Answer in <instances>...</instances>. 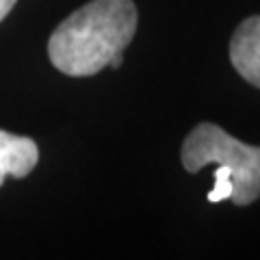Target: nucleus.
<instances>
[{"mask_svg": "<svg viewBox=\"0 0 260 260\" xmlns=\"http://www.w3.org/2000/svg\"><path fill=\"white\" fill-rule=\"evenodd\" d=\"M182 165L189 174L206 165L225 167L232 174V202L247 206L260 198V148L234 139L215 124H198L182 143Z\"/></svg>", "mask_w": 260, "mask_h": 260, "instance_id": "nucleus-2", "label": "nucleus"}, {"mask_svg": "<svg viewBox=\"0 0 260 260\" xmlns=\"http://www.w3.org/2000/svg\"><path fill=\"white\" fill-rule=\"evenodd\" d=\"M137 30L133 0H91L65 18L48 42L52 65L68 76H93L124 54Z\"/></svg>", "mask_w": 260, "mask_h": 260, "instance_id": "nucleus-1", "label": "nucleus"}, {"mask_svg": "<svg viewBox=\"0 0 260 260\" xmlns=\"http://www.w3.org/2000/svg\"><path fill=\"white\" fill-rule=\"evenodd\" d=\"M39 160L37 143L30 137L11 135L0 130V186L7 176L24 178L35 169Z\"/></svg>", "mask_w": 260, "mask_h": 260, "instance_id": "nucleus-4", "label": "nucleus"}, {"mask_svg": "<svg viewBox=\"0 0 260 260\" xmlns=\"http://www.w3.org/2000/svg\"><path fill=\"white\" fill-rule=\"evenodd\" d=\"M15 3H18V0H0V22L7 18V13L13 9Z\"/></svg>", "mask_w": 260, "mask_h": 260, "instance_id": "nucleus-6", "label": "nucleus"}, {"mask_svg": "<svg viewBox=\"0 0 260 260\" xmlns=\"http://www.w3.org/2000/svg\"><path fill=\"white\" fill-rule=\"evenodd\" d=\"M230 61L249 85L260 89V15L241 22L230 42Z\"/></svg>", "mask_w": 260, "mask_h": 260, "instance_id": "nucleus-3", "label": "nucleus"}, {"mask_svg": "<svg viewBox=\"0 0 260 260\" xmlns=\"http://www.w3.org/2000/svg\"><path fill=\"white\" fill-rule=\"evenodd\" d=\"M232 193H234V184H232L230 169L217 167L215 169V186H213V191L208 193V202H210V204H217V202L230 200Z\"/></svg>", "mask_w": 260, "mask_h": 260, "instance_id": "nucleus-5", "label": "nucleus"}]
</instances>
